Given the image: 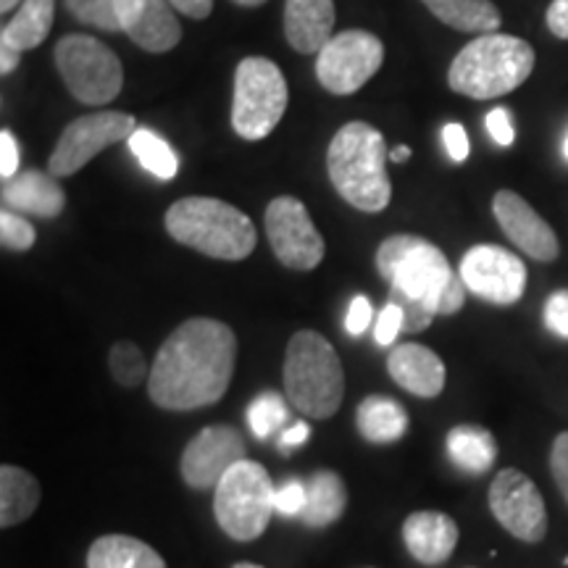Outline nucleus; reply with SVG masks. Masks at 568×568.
Here are the masks:
<instances>
[{"label": "nucleus", "mask_w": 568, "mask_h": 568, "mask_svg": "<svg viewBox=\"0 0 568 568\" xmlns=\"http://www.w3.org/2000/svg\"><path fill=\"white\" fill-rule=\"evenodd\" d=\"M237 361V337L216 318H187L155 355L148 393L159 408L195 410L222 400Z\"/></svg>", "instance_id": "obj_1"}, {"label": "nucleus", "mask_w": 568, "mask_h": 568, "mask_svg": "<svg viewBox=\"0 0 568 568\" xmlns=\"http://www.w3.org/2000/svg\"><path fill=\"white\" fill-rule=\"evenodd\" d=\"M387 155L385 134L376 126L366 122L339 126L326 151V172L337 195L364 213L385 211L393 201Z\"/></svg>", "instance_id": "obj_2"}, {"label": "nucleus", "mask_w": 568, "mask_h": 568, "mask_svg": "<svg viewBox=\"0 0 568 568\" xmlns=\"http://www.w3.org/2000/svg\"><path fill=\"white\" fill-rule=\"evenodd\" d=\"M535 71V48L514 34L489 32L471 40L447 69V84L458 95L493 101L521 88Z\"/></svg>", "instance_id": "obj_3"}, {"label": "nucleus", "mask_w": 568, "mask_h": 568, "mask_svg": "<svg viewBox=\"0 0 568 568\" xmlns=\"http://www.w3.org/2000/svg\"><path fill=\"white\" fill-rule=\"evenodd\" d=\"M163 224L180 245L219 261H243L258 243L251 216L219 197H182L169 205Z\"/></svg>", "instance_id": "obj_4"}, {"label": "nucleus", "mask_w": 568, "mask_h": 568, "mask_svg": "<svg viewBox=\"0 0 568 568\" xmlns=\"http://www.w3.org/2000/svg\"><path fill=\"white\" fill-rule=\"evenodd\" d=\"M284 395L305 418L335 416L345 397V372L329 339L314 329L295 332L284 355Z\"/></svg>", "instance_id": "obj_5"}, {"label": "nucleus", "mask_w": 568, "mask_h": 568, "mask_svg": "<svg viewBox=\"0 0 568 568\" xmlns=\"http://www.w3.org/2000/svg\"><path fill=\"white\" fill-rule=\"evenodd\" d=\"M276 487L255 460H240L224 474L213 495V514L219 527L237 542H251L264 535L274 514Z\"/></svg>", "instance_id": "obj_6"}, {"label": "nucleus", "mask_w": 568, "mask_h": 568, "mask_svg": "<svg viewBox=\"0 0 568 568\" xmlns=\"http://www.w3.org/2000/svg\"><path fill=\"white\" fill-rule=\"evenodd\" d=\"M290 90L282 69L264 55H251L234 71L232 130L247 142L268 138L287 111Z\"/></svg>", "instance_id": "obj_7"}, {"label": "nucleus", "mask_w": 568, "mask_h": 568, "mask_svg": "<svg viewBox=\"0 0 568 568\" xmlns=\"http://www.w3.org/2000/svg\"><path fill=\"white\" fill-rule=\"evenodd\" d=\"M376 268L389 282V287L403 290L410 297L432 305L435 314L445 287L456 276L445 253L429 240L416 237V234L387 237L376 251Z\"/></svg>", "instance_id": "obj_8"}, {"label": "nucleus", "mask_w": 568, "mask_h": 568, "mask_svg": "<svg viewBox=\"0 0 568 568\" xmlns=\"http://www.w3.org/2000/svg\"><path fill=\"white\" fill-rule=\"evenodd\" d=\"M55 69L74 101L105 105L116 101L124 88V69L119 55L90 34H67L55 45Z\"/></svg>", "instance_id": "obj_9"}, {"label": "nucleus", "mask_w": 568, "mask_h": 568, "mask_svg": "<svg viewBox=\"0 0 568 568\" xmlns=\"http://www.w3.org/2000/svg\"><path fill=\"white\" fill-rule=\"evenodd\" d=\"M385 61V42L366 30H345L318 51L316 77L332 95H353Z\"/></svg>", "instance_id": "obj_10"}, {"label": "nucleus", "mask_w": 568, "mask_h": 568, "mask_svg": "<svg viewBox=\"0 0 568 568\" xmlns=\"http://www.w3.org/2000/svg\"><path fill=\"white\" fill-rule=\"evenodd\" d=\"M134 132H138V122H134L132 113L95 111L74 119L55 142L51 161H48L51 174L71 176L82 172L98 153L116 145V142H126Z\"/></svg>", "instance_id": "obj_11"}, {"label": "nucleus", "mask_w": 568, "mask_h": 568, "mask_svg": "<svg viewBox=\"0 0 568 568\" xmlns=\"http://www.w3.org/2000/svg\"><path fill=\"white\" fill-rule=\"evenodd\" d=\"M266 237L280 264L293 272H311L324 258V237L305 205L293 195L274 197L266 209Z\"/></svg>", "instance_id": "obj_12"}, {"label": "nucleus", "mask_w": 568, "mask_h": 568, "mask_svg": "<svg viewBox=\"0 0 568 568\" xmlns=\"http://www.w3.org/2000/svg\"><path fill=\"white\" fill-rule=\"evenodd\" d=\"M489 510L508 535L537 545L548 535V508L535 481L518 468H503L489 485Z\"/></svg>", "instance_id": "obj_13"}, {"label": "nucleus", "mask_w": 568, "mask_h": 568, "mask_svg": "<svg viewBox=\"0 0 568 568\" xmlns=\"http://www.w3.org/2000/svg\"><path fill=\"white\" fill-rule=\"evenodd\" d=\"M468 293L495 305H514L527 290V266L500 245H474L458 268Z\"/></svg>", "instance_id": "obj_14"}, {"label": "nucleus", "mask_w": 568, "mask_h": 568, "mask_svg": "<svg viewBox=\"0 0 568 568\" xmlns=\"http://www.w3.org/2000/svg\"><path fill=\"white\" fill-rule=\"evenodd\" d=\"M245 460V439L234 426H205L182 453V477L193 489L216 487L234 464Z\"/></svg>", "instance_id": "obj_15"}, {"label": "nucleus", "mask_w": 568, "mask_h": 568, "mask_svg": "<svg viewBox=\"0 0 568 568\" xmlns=\"http://www.w3.org/2000/svg\"><path fill=\"white\" fill-rule=\"evenodd\" d=\"M493 213L510 243L521 253H527L529 258L542 261V264H550V261L558 258L560 245L552 226L514 190L495 193Z\"/></svg>", "instance_id": "obj_16"}, {"label": "nucleus", "mask_w": 568, "mask_h": 568, "mask_svg": "<svg viewBox=\"0 0 568 568\" xmlns=\"http://www.w3.org/2000/svg\"><path fill=\"white\" fill-rule=\"evenodd\" d=\"M116 13L134 45L148 53H166L180 45L182 27L169 0H116Z\"/></svg>", "instance_id": "obj_17"}, {"label": "nucleus", "mask_w": 568, "mask_h": 568, "mask_svg": "<svg viewBox=\"0 0 568 568\" xmlns=\"http://www.w3.org/2000/svg\"><path fill=\"white\" fill-rule=\"evenodd\" d=\"M3 209L40 219H55L67 209V193L59 184V176L27 169L3 182Z\"/></svg>", "instance_id": "obj_18"}, {"label": "nucleus", "mask_w": 568, "mask_h": 568, "mask_svg": "<svg viewBox=\"0 0 568 568\" xmlns=\"http://www.w3.org/2000/svg\"><path fill=\"white\" fill-rule=\"evenodd\" d=\"M403 539L418 564L439 566L458 548V524L439 510H418L403 524Z\"/></svg>", "instance_id": "obj_19"}, {"label": "nucleus", "mask_w": 568, "mask_h": 568, "mask_svg": "<svg viewBox=\"0 0 568 568\" xmlns=\"http://www.w3.org/2000/svg\"><path fill=\"white\" fill-rule=\"evenodd\" d=\"M387 372L406 393L416 397H437L445 389V364L429 347L406 343L393 347L387 358Z\"/></svg>", "instance_id": "obj_20"}, {"label": "nucleus", "mask_w": 568, "mask_h": 568, "mask_svg": "<svg viewBox=\"0 0 568 568\" xmlns=\"http://www.w3.org/2000/svg\"><path fill=\"white\" fill-rule=\"evenodd\" d=\"M335 0H287L284 3V38L293 51L311 55L335 38Z\"/></svg>", "instance_id": "obj_21"}, {"label": "nucleus", "mask_w": 568, "mask_h": 568, "mask_svg": "<svg viewBox=\"0 0 568 568\" xmlns=\"http://www.w3.org/2000/svg\"><path fill=\"white\" fill-rule=\"evenodd\" d=\"M355 426L361 437L374 445H389L406 437L408 414L395 397L387 395H368L355 410Z\"/></svg>", "instance_id": "obj_22"}, {"label": "nucleus", "mask_w": 568, "mask_h": 568, "mask_svg": "<svg viewBox=\"0 0 568 568\" xmlns=\"http://www.w3.org/2000/svg\"><path fill=\"white\" fill-rule=\"evenodd\" d=\"M88 568H166V560L142 539L105 535L90 545Z\"/></svg>", "instance_id": "obj_23"}, {"label": "nucleus", "mask_w": 568, "mask_h": 568, "mask_svg": "<svg viewBox=\"0 0 568 568\" xmlns=\"http://www.w3.org/2000/svg\"><path fill=\"white\" fill-rule=\"evenodd\" d=\"M55 19V0H24L9 24L0 32L3 45L17 48V51H32L48 40Z\"/></svg>", "instance_id": "obj_24"}, {"label": "nucleus", "mask_w": 568, "mask_h": 568, "mask_svg": "<svg viewBox=\"0 0 568 568\" xmlns=\"http://www.w3.org/2000/svg\"><path fill=\"white\" fill-rule=\"evenodd\" d=\"M40 506V485L24 468L6 464L0 468V527L11 529L27 521Z\"/></svg>", "instance_id": "obj_25"}, {"label": "nucleus", "mask_w": 568, "mask_h": 568, "mask_svg": "<svg viewBox=\"0 0 568 568\" xmlns=\"http://www.w3.org/2000/svg\"><path fill=\"white\" fill-rule=\"evenodd\" d=\"M447 456L460 471L485 474L497 460V443L485 426L458 424L447 432Z\"/></svg>", "instance_id": "obj_26"}, {"label": "nucleus", "mask_w": 568, "mask_h": 568, "mask_svg": "<svg viewBox=\"0 0 568 568\" xmlns=\"http://www.w3.org/2000/svg\"><path fill=\"white\" fill-rule=\"evenodd\" d=\"M347 506L345 481L335 471H316L305 481V508L303 521L308 527H329L339 521Z\"/></svg>", "instance_id": "obj_27"}, {"label": "nucleus", "mask_w": 568, "mask_h": 568, "mask_svg": "<svg viewBox=\"0 0 568 568\" xmlns=\"http://www.w3.org/2000/svg\"><path fill=\"white\" fill-rule=\"evenodd\" d=\"M443 24L458 32L489 34L500 30V11L493 0H422Z\"/></svg>", "instance_id": "obj_28"}, {"label": "nucleus", "mask_w": 568, "mask_h": 568, "mask_svg": "<svg viewBox=\"0 0 568 568\" xmlns=\"http://www.w3.org/2000/svg\"><path fill=\"white\" fill-rule=\"evenodd\" d=\"M126 145H130L134 159L142 163V169H148L159 180H174L180 172V159L161 134L138 126V132L126 140Z\"/></svg>", "instance_id": "obj_29"}, {"label": "nucleus", "mask_w": 568, "mask_h": 568, "mask_svg": "<svg viewBox=\"0 0 568 568\" xmlns=\"http://www.w3.org/2000/svg\"><path fill=\"white\" fill-rule=\"evenodd\" d=\"M290 418L287 403L280 393H261L253 397V403L247 406V426L258 439L272 437L280 426Z\"/></svg>", "instance_id": "obj_30"}, {"label": "nucleus", "mask_w": 568, "mask_h": 568, "mask_svg": "<svg viewBox=\"0 0 568 568\" xmlns=\"http://www.w3.org/2000/svg\"><path fill=\"white\" fill-rule=\"evenodd\" d=\"M109 366H111L113 379H116L122 387H138L148 379V376H151V368L145 364V355H142L138 345L126 343V339L111 347Z\"/></svg>", "instance_id": "obj_31"}, {"label": "nucleus", "mask_w": 568, "mask_h": 568, "mask_svg": "<svg viewBox=\"0 0 568 568\" xmlns=\"http://www.w3.org/2000/svg\"><path fill=\"white\" fill-rule=\"evenodd\" d=\"M67 11L82 24L98 27L103 32H119L122 21L116 13V0H63Z\"/></svg>", "instance_id": "obj_32"}, {"label": "nucleus", "mask_w": 568, "mask_h": 568, "mask_svg": "<svg viewBox=\"0 0 568 568\" xmlns=\"http://www.w3.org/2000/svg\"><path fill=\"white\" fill-rule=\"evenodd\" d=\"M0 243H3L6 251L24 253L38 243V232L21 213L3 209L0 211Z\"/></svg>", "instance_id": "obj_33"}, {"label": "nucleus", "mask_w": 568, "mask_h": 568, "mask_svg": "<svg viewBox=\"0 0 568 568\" xmlns=\"http://www.w3.org/2000/svg\"><path fill=\"white\" fill-rule=\"evenodd\" d=\"M389 303H395L403 314V332H424L426 326L435 322V308L426 305L418 297H410L403 290L389 287Z\"/></svg>", "instance_id": "obj_34"}, {"label": "nucleus", "mask_w": 568, "mask_h": 568, "mask_svg": "<svg viewBox=\"0 0 568 568\" xmlns=\"http://www.w3.org/2000/svg\"><path fill=\"white\" fill-rule=\"evenodd\" d=\"M545 326L560 339H568V290H558L545 303Z\"/></svg>", "instance_id": "obj_35"}, {"label": "nucleus", "mask_w": 568, "mask_h": 568, "mask_svg": "<svg viewBox=\"0 0 568 568\" xmlns=\"http://www.w3.org/2000/svg\"><path fill=\"white\" fill-rule=\"evenodd\" d=\"M403 332V314L395 303H387L382 308V314L376 316V326H374V337L376 343L389 347L397 339V335Z\"/></svg>", "instance_id": "obj_36"}, {"label": "nucleus", "mask_w": 568, "mask_h": 568, "mask_svg": "<svg viewBox=\"0 0 568 568\" xmlns=\"http://www.w3.org/2000/svg\"><path fill=\"white\" fill-rule=\"evenodd\" d=\"M550 471H552V479H556V485L560 489V495H564L566 503H568V432H560V435L552 439Z\"/></svg>", "instance_id": "obj_37"}, {"label": "nucleus", "mask_w": 568, "mask_h": 568, "mask_svg": "<svg viewBox=\"0 0 568 568\" xmlns=\"http://www.w3.org/2000/svg\"><path fill=\"white\" fill-rule=\"evenodd\" d=\"M372 322H374L372 301H368V297H364V295H355L351 308H347V316H345L347 335L361 337L368 329V326H372Z\"/></svg>", "instance_id": "obj_38"}, {"label": "nucleus", "mask_w": 568, "mask_h": 568, "mask_svg": "<svg viewBox=\"0 0 568 568\" xmlns=\"http://www.w3.org/2000/svg\"><path fill=\"white\" fill-rule=\"evenodd\" d=\"M487 132L500 148H510L516 140V130H514V119H510L508 109H493L487 113Z\"/></svg>", "instance_id": "obj_39"}, {"label": "nucleus", "mask_w": 568, "mask_h": 568, "mask_svg": "<svg viewBox=\"0 0 568 568\" xmlns=\"http://www.w3.org/2000/svg\"><path fill=\"white\" fill-rule=\"evenodd\" d=\"M274 508L284 516H297L305 508V485L301 481H287L284 487H276Z\"/></svg>", "instance_id": "obj_40"}, {"label": "nucleus", "mask_w": 568, "mask_h": 568, "mask_svg": "<svg viewBox=\"0 0 568 568\" xmlns=\"http://www.w3.org/2000/svg\"><path fill=\"white\" fill-rule=\"evenodd\" d=\"M443 145H445V151H447V155H450L453 161L464 163L468 159V151H471L464 124H458V122L445 124L443 126Z\"/></svg>", "instance_id": "obj_41"}, {"label": "nucleus", "mask_w": 568, "mask_h": 568, "mask_svg": "<svg viewBox=\"0 0 568 568\" xmlns=\"http://www.w3.org/2000/svg\"><path fill=\"white\" fill-rule=\"evenodd\" d=\"M19 174V145L9 130L0 132V176L11 180Z\"/></svg>", "instance_id": "obj_42"}, {"label": "nucleus", "mask_w": 568, "mask_h": 568, "mask_svg": "<svg viewBox=\"0 0 568 568\" xmlns=\"http://www.w3.org/2000/svg\"><path fill=\"white\" fill-rule=\"evenodd\" d=\"M545 21H548V30L558 40H568V0H552L548 13H545Z\"/></svg>", "instance_id": "obj_43"}, {"label": "nucleus", "mask_w": 568, "mask_h": 568, "mask_svg": "<svg viewBox=\"0 0 568 568\" xmlns=\"http://www.w3.org/2000/svg\"><path fill=\"white\" fill-rule=\"evenodd\" d=\"M169 3L190 19H209L213 11V0H169Z\"/></svg>", "instance_id": "obj_44"}, {"label": "nucleus", "mask_w": 568, "mask_h": 568, "mask_svg": "<svg viewBox=\"0 0 568 568\" xmlns=\"http://www.w3.org/2000/svg\"><path fill=\"white\" fill-rule=\"evenodd\" d=\"M308 437H311V426L305 422H297V424L290 426V429L282 432L280 445H282V450H293V447L303 445Z\"/></svg>", "instance_id": "obj_45"}, {"label": "nucleus", "mask_w": 568, "mask_h": 568, "mask_svg": "<svg viewBox=\"0 0 568 568\" xmlns=\"http://www.w3.org/2000/svg\"><path fill=\"white\" fill-rule=\"evenodd\" d=\"M19 61H21V51H17V48H11V45H3V42H0V71H3L6 77H9L11 71L19 69Z\"/></svg>", "instance_id": "obj_46"}, {"label": "nucleus", "mask_w": 568, "mask_h": 568, "mask_svg": "<svg viewBox=\"0 0 568 568\" xmlns=\"http://www.w3.org/2000/svg\"><path fill=\"white\" fill-rule=\"evenodd\" d=\"M389 159H393L395 163H403L410 159V148L408 145H395L393 151H389Z\"/></svg>", "instance_id": "obj_47"}, {"label": "nucleus", "mask_w": 568, "mask_h": 568, "mask_svg": "<svg viewBox=\"0 0 568 568\" xmlns=\"http://www.w3.org/2000/svg\"><path fill=\"white\" fill-rule=\"evenodd\" d=\"M21 3H24V0H0V11H3V13H11L13 9H19Z\"/></svg>", "instance_id": "obj_48"}, {"label": "nucleus", "mask_w": 568, "mask_h": 568, "mask_svg": "<svg viewBox=\"0 0 568 568\" xmlns=\"http://www.w3.org/2000/svg\"><path fill=\"white\" fill-rule=\"evenodd\" d=\"M232 3H237V6H245V9H255V6H264L266 0H232Z\"/></svg>", "instance_id": "obj_49"}, {"label": "nucleus", "mask_w": 568, "mask_h": 568, "mask_svg": "<svg viewBox=\"0 0 568 568\" xmlns=\"http://www.w3.org/2000/svg\"><path fill=\"white\" fill-rule=\"evenodd\" d=\"M232 568H264V566H255V564H234Z\"/></svg>", "instance_id": "obj_50"}, {"label": "nucleus", "mask_w": 568, "mask_h": 568, "mask_svg": "<svg viewBox=\"0 0 568 568\" xmlns=\"http://www.w3.org/2000/svg\"><path fill=\"white\" fill-rule=\"evenodd\" d=\"M564 159L568 161V134H566V142H564Z\"/></svg>", "instance_id": "obj_51"}, {"label": "nucleus", "mask_w": 568, "mask_h": 568, "mask_svg": "<svg viewBox=\"0 0 568 568\" xmlns=\"http://www.w3.org/2000/svg\"><path fill=\"white\" fill-rule=\"evenodd\" d=\"M564 566H568V556H566V560H564Z\"/></svg>", "instance_id": "obj_52"}]
</instances>
